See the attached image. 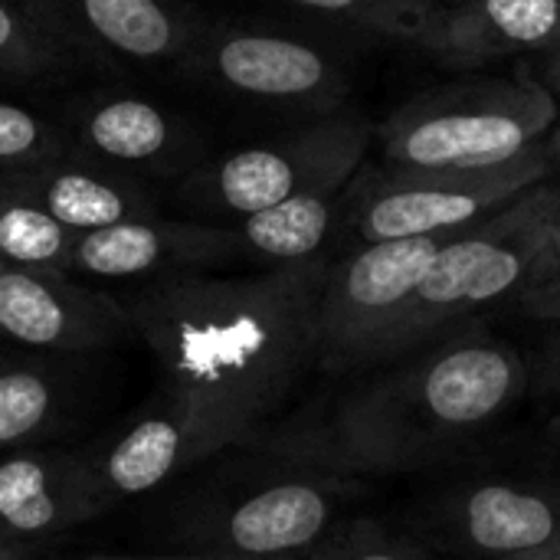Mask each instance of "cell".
<instances>
[{
	"mask_svg": "<svg viewBox=\"0 0 560 560\" xmlns=\"http://www.w3.org/2000/svg\"><path fill=\"white\" fill-rule=\"evenodd\" d=\"M322 259L253 276H171L135 295L128 322L167 394L226 446L246 443L315 364Z\"/></svg>",
	"mask_w": 560,
	"mask_h": 560,
	"instance_id": "6da1fadb",
	"label": "cell"
},
{
	"mask_svg": "<svg viewBox=\"0 0 560 560\" xmlns=\"http://www.w3.org/2000/svg\"><path fill=\"white\" fill-rule=\"evenodd\" d=\"M525 384V361L509 341L489 335L436 341L345 394L295 446V459L331 476L410 472L489 433Z\"/></svg>",
	"mask_w": 560,
	"mask_h": 560,
	"instance_id": "7a4b0ae2",
	"label": "cell"
},
{
	"mask_svg": "<svg viewBox=\"0 0 560 560\" xmlns=\"http://www.w3.org/2000/svg\"><path fill=\"white\" fill-rule=\"evenodd\" d=\"M558 98L538 75L450 82L397 105L374 131L384 164L476 171L535 151L558 125Z\"/></svg>",
	"mask_w": 560,
	"mask_h": 560,
	"instance_id": "3957f363",
	"label": "cell"
},
{
	"mask_svg": "<svg viewBox=\"0 0 560 560\" xmlns=\"http://www.w3.org/2000/svg\"><path fill=\"white\" fill-rule=\"evenodd\" d=\"M558 200V180H541L492 217L453 233L420 282L390 361L436 345L450 328L495 302L518 299L532 285L545 223Z\"/></svg>",
	"mask_w": 560,
	"mask_h": 560,
	"instance_id": "277c9868",
	"label": "cell"
},
{
	"mask_svg": "<svg viewBox=\"0 0 560 560\" xmlns=\"http://www.w3.org/2000/svg\"><path fill=\"white\" fill-rule=\"evenodd\" d=\"M374 131L361 112L338 108L299 131L200 164L180 190L203 213L243 220L305 190L348 187L358 177Z\"/></svg>",
	"mask_w": 560,
	"mask_h": 560,
	"instance_id": "5b68a950",
	"label": "cell"
},
{
	"mask_svg": "<svg viewBox=\"0 0 560 560\" xmlns=\"http://www.w3.org/2000/svg\"><path fill=\"white\" fill-rule=\"evenodd\" d=\"M450 236L361 243L328 266L315 308V364L328 374L387 364L420 282Z\"/></svg>",
	"mask_w": 560,
	"mask_h": 560,
	"instance_id": "8992f818",
	"label": "cell"
},
{
	"mask_svg": "<svg viewBox=\"0 0 560 560\" xmlns=\"http://www.w3.org/2000/svg\"><path fill=\"white\" fill-rule=\"evenodd\" d=\"M541 180H551L545 141L525 158L476 171L384 164L381 171L351 180L348 207L361 243L446 236L492 217Z\"/></svg>",
	"mask_w": 560,
	"mask_h": 560,
	"instance_id": "52a82bcc",
	"label": "cell"
},
{
	"mask_svg": "<svg viewBox=\"0 0 560 560\" xmlns=\"http://www.w3.org/2000/svg\"><path fill=\"white\" fill-rule=\"evenodd\" d=\"M128 328V308L69 272L0 262V341L30 351H98Z\"/></svg>",
	"mask_w": 560,
	"mask_h": 560,
	"instance_id": "ba28073f",
	"label": "cell"
},
{
	"mask_svg": "<svg viewBox=\"0 0 560 560\" xmlns=\"http://www.w3.org/2000/svg\"><path fill=\"white\" fill-rule=\"evenodd\" d=\"M197 62L217 85L259 102L335 108L348 92L328 52L269 30H217L200 43Z\"/></svg>",
	"mask_w": 560,
	"mask_h": 560,
	"instance_id": "9c48e42d",
	"label": "cell"
},
{
	"mask_svg": "<svg viewBox=\"0 0 560 560\" xmlns=\"http://www.w3.org/2000/svg\"><path fill=\"white\" fill-rule=\"evenodd\" d=\"M36 23L69 52L158 66L194 46L190 20L171 0H23Z\"/></svg>",
	"mask_w": 560,
	"mask_h": 560,
	"instance_id": "30bf717a",
	"label": "cell"
},
{
	"mask_svg": "<svg viewBox=\"0 0 560 560\" xmlns=\"http://www.w3.org/2000/svg\"><path fill=\"white\" fill-rule=\"evenodd\" d=\"M417 43L446 69H482L560 49V0H453L433 7Z\"/></svg>",
	"mask_w": 560,
	"mask_h": 560,
	"instance_id": "8fae6325",
	"label": "cell"
},
{
	"mask_svg": "<svg viewBox=\"0 0 560 560\" xmlns=\"http://www.w3.org/2000/svg\"><path fill=\"white\" fill-rule=\"evenodd\" d=\"M236 259L230 226L184 223L164 217L125 220L115 226L72 236L69 276L92 279H144V276H184L187 269Z\"/></svg>",
	"mask_w": 560,
	"mask_h": 560,
	"instance_id": "7c38bea8",
	"label": "cell"
},
{
	"mask_svg": "<svg viewBox=\"0 0 560 560\" xmlns=\"http://www.w3.org/2000/svg\"><path fill=\"white\" fill-rule=\"evenodd\" d=\"M105 509L85 456L23 450L0 463V548L62 535Z\"/></svg>",
	"mask_w": 560,
	"mask_h": 560,
	"instance_id": "4fadbf2b",
	"label": "cell"
},
{
	"mask_svg": "<svg viewBox=\"0 0 560 560\" xmlns=\"http://www.w3.org/2000/svg\"><path fill=\"white\" fill-rule=\"evenodd\" d=\"M220 450H226L223 436L210 423H203L184 400L167 394L161 407L135 420L105 450L85 459L102 499L112 505L115 499L161 489L167 479Z\"/></svg>",
	"mask_w": 560,
	"mask_h": 560,
	"instance_id": "5bb4252c",
	"label": "cell"
},
{
	"mask_svg": "<svg viewBox=\"0 0 560 560\" xmlns=\"http://www.w3.org/2000/svg\"><path fill=\"white\" fill-rule=\"evenodd\" d=\"M0 187L13 190L69 233H89L158 213L154 197L128 171L75 154L26 171H7L0 174Z\"/></svg>",
	"mask_w": 560,
	"mask_h": 560,
	"instance_id": "9a60e30c",
	"label": "cell"
},
{
	"mask_svg": "<svg viewBox=\"0 0 560 560\" xmlns=\"http://www.w3.org/2000/svg\"><path fill=\"white\" fill-rule=\"evenodd\" d=\"M335 518V492L318 479L272 482L236 502L220 532V551L249 560H276L308 548Z\"/></svg>",
	"mask_w": 560,
	"mask_h": 560,
	"instance_id": "2e32d148",
	"label": "cell"
},
{
	"mask_svg": "<svg viewBox=\"0 0 560 560\" xmlns=\"http://www.w3.org/2000/svg\"><path fill=\"white\" fill-rule=\"evenodd\" d=\"M459 538L486 560H545L560 548V492L482 482L459 495Z\"/></svg>",
	"mask_w": 560,
	"mask_h": 560,
	"instance_id": "e0dca14e",
	"label": "cell"
},
{
	"mask_svg": "<svg viewBox=\"0 0 560 560\" xmlns=\"http://www.w3.org/2000/svg\"><path fill=\"white\" fill-rule=\"evenodd\" d=\"M69 138L82 158L131 171H161L184 151V128L151 98L141 95H92L72 105Z\"/></svg>",
	"mask_w": 560,
	"mask_h": 560,
	"instance_id": "ac0fdd59",
	"label": "cell"
},
{
	"mask_svg": "<svg viewBox=\"0 0 560 560\" xmlns=\"http://www.w3.org/2000/svg\"><path fill=\"white\" fill-rule=\"evenodd\" d=\"M348 187L305 190L269 210L236 220L230 226L233 256L269 262V269L315 262L331 240L341 210L348 207Z\"/></svg>",
	"mask_w": 560,
	"mask_h": 560,
	"instance_id": "d6986e66",
	"label": "cell"
},
{
	"mask_svg": "<svg viewBox=\"0 0 560 560\" xmlns=\"http://www.w3.org/2000/svg\"><path fill=\"white\" fill-rule=\"evenodd\" d=\"M72 236L75 233L59 226L52 217L0 187V262L66 272Z\"/></svg>",
	"mask_w": 560,
	"mask_h": 560,
	"instance_id": "ffe728a7",
	"label": "cell"
},
{
	"mask_svg": "<svg viewBox=\"0 0 560 560\" xmlns=\"http://www.w3.org/2000/svg\"><path fill=\"white\" fill-rule=\"evenodd\" d=\"M59 410V384L33 364H0V450L39 436Z\"/></svg>",
	"mask_w": 560,
	"mask_h": 560,
	"instance_id": "44dd1931",
	"label": "cell"
},
{
	"mask_svg": "<svg viewBox=\"0 0 560 560\" xmlns=\"http://www.w3.org/2000/svg\"><path fill=\"white\" fill-rule=\"evenodd\" d=\"M72 56L36 23L23 0H0V82H30L62 72Z\"/></svg>",
	"mask_w": 560,
	"mask_h": 560,
	"instance_id": "7402d4cb",
	"label": "cell"
},
{
	"mask_svg": "<svg viewBox=\"0 0 560 560\" xmlns=\"http://www.w3.org/2000/svg\"><path fill=\"white\" fill-rule=\"evenodd\" d=\"M62 154H69V138L62 128L16 102L0 98V174L39 167Z\"/></svg>",
	"mask_w": 560,
	"mask_h": 560,
	"instance_id": "603a6c76",
	"label": "cell"
},
{
	"mask_svg": "<svg viewBox=\"0 0 560 560\" xmlns=\"http://www.w3.org/2000/svg\"><path fill=\"white\" fill-rule=\"evenodd\" d=\"M285 3L305 7L312 13L338 16L384 36H407V39H417L427 16L433 13V7L420 0H285Z\"/></svg>",
	"mask_w": 560,
	"mask_h": 560,
	"instance_id": "cb8c5ba5",
	"label": "cell"
},
{
	"mask_svg": "<svg viewBox=\"0 0 560 560\" xmlns=\"http://www.w3.org/2000/svg\"><path fill=\"white\" fill-rule=\"evenodd\" d=\"M315 560H417V558H410L407 551H400V548L387 545V541H384V538H377V535H351V532H348V538L335 541L328 551H322Z\"/></svg>",
	"mask_w": 560,
	"mask_h": 560,
	"instance_id": "d4e9b609",
	"label": "cell"
},
{
	"mask_svg": "<svg viewBox=\"0 0 560 560\" xmlns=\"http://www.w3.org/2000/svg\"><path fill=\"white\" fill-rule=\"evenodd\" d=\"M555 276H560V200L555 207V213L548 217L545 223V236H541V253L535 259V272H532V285H541V282H551ZM525 289V292H528Z\"/></svg>",
	"mask_w": 560,
	"mask_h": 560,
	"instance_id": "484cf974",
	"label": "cell"
},
{
	"mask_svg": "<svg viewBox=\"0 0 560 560\" xmlns=\"http://www.w3.org/2000/svg\"><path fill=\"white\" fill-rule=\"evenodd\" d=\"M518 305L528 318H538V322H548V325H558L560 328V276H555L551 282H541L528 292L518 295Z\"/></svg>",
	"mask_w": 560,
	"mask_h": 560,
	"instance_id": "4316f807",
	"label": "cell"
},
{
	"mask_svg": "<svg viewBox=\"0 0 560 560\" xmlns=\"http://www.w3.org/2000/svg\"><path fill=\"white\" fill-rule=\"evenodd\" d=\"M541 390L551 397H560V328L558 335L548 341L545 358H541Z\"/></svg>",
	"mask_w": 560,
	"mask_h": 560,
	"instance_id": "83f0119b",
	"label": "cell"
},
{
	"mask_svg": "<svg viewBox=\"0 0 560 560\" xmlns=\"http://www.w3.org/2000/svg\"><path fill=\"white\" fill-rule=\"evenodd\" d=\"M538 79H541V85L558 98L560 105V49L545 56V62L538 66Z\"/></svg>",
	"mask_w": 560,
	"mask_h": 560,
	"instance_id": "f1b7e54d",
	"label": "cell"
},
{
	"mask_svg": "<svg viewBox=\"0 0 560 560\" xmlns=\"http://www.w3.org/2000/svg\"><path fill=\"white\" fill-rule=\"evenodd\" d=\"M545 148H548V161H551V180H560V118L551 128V135L545 138Z\"/></svg>",
	"mask_w": 560,
	"mask_h": 560,
	"instance_id": "f546056e",
	"label": "cell"
},
{
	"mask_svg": "<svg viewBox=\"0 0 560 560\" xmlns=\"http://www.w3.org/2000/svg\"><path fill=\"white\" fill-rule=\"evenodd\" d=\"M92 560H249L226 555V551H210V555H187V558H92Z\"/></svg>",
	"mask_w": 560,
	"mask_h": 560,
	"instance_id": "4dcf8cb0",
	"label": "cell"
},
{
	"mask_svg": "<svg viewBox=\"0 0 560 560\" xmlns=\"http://www.w3.org/2000/svg\"><path fill=\"white\" fill-rule=\"evenodd\" d=\"M0 560H33L26 548H0Z\"/></svg>",
	"mask_w": 560,
	"mask_h": 560,
	"instance_id": "1f68e13d",
	"label": "cell"
},
{
	"mask_svg": "<svg viewBox=\"0 0 560 560\" xmlns=\"http://www.w3.org/2000/svg\"><path fill=\"white\" fill-rule=\"evenodd\" d=\"M551 430H555V436H558V440H560V410H558V413H555V420H551Z\"/></svg>",
	"mask_w": 560,
	"mask_h": 560,
	"instance_id": "d6a6232c",
	"label": "cell"
},
{
	"mask_svg": "<svg viewBox=\"0 0 560 560\" xmlns=\"http://www.w3.org/2000/svg\"><path fill=\"white\" fill-rule=\"evenodd\" d=\"M420 3H430V7H440V3H453V0H420Z\"/></svg>",
	"mask_w": 560,
	"mask_h": 560,
	"instance_id": "836d02e7",
	"label": "cell"
},
{
	"mask_svg": "<svg viewBox=\"0 0 560 560\" xmlns=\"http://www.w3.org/2000/svg\"><path fill=\"white\" fill-rule=\"evenodd\" d=\"M545 560H560V548H555V551H551Z\"/></svg>",
	"mask_w": 560,
	"mask_h": 560,
	"instance_id": "e575fe53",
	"label": "cell"
}]
</instances>
